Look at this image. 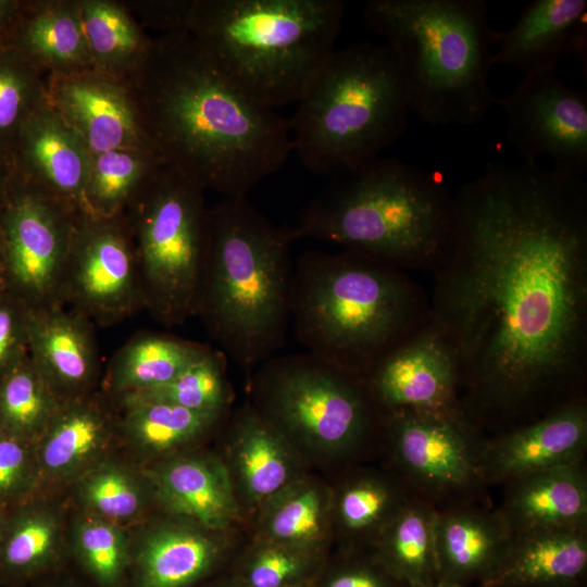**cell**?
<instances>
[{"label": "cell", "mask_w": 587, "mask_h": 587, "mask_svg": "<svg viewBox=\"0 0 587 587\" xmlns=\"http://www.w3.org/2000/svg\"><path fill=\"white\" fill-rule=\"evenodd\" d=\"M126 408L124 425L142 448L163 451L186 444L209 429L222 413L199 412L163 402H135Z\"/></svg>", "instance_id": "cell-35"}, {"label": "cell", "mask_w": 587, "mask_h": 587, "mask_svg": "<svg viewBox=\"0 0 587 587\" xmlns=\"http://www.w3.org/2000/svg\"><path fill=\"white\" fill-rule=\"evenodd\" d=\"M453 218L454 195L440 173L377 157L333 176L291 229L296 240L313 238L407 272H433Z\"/></svg>", "instance_id": "cell-5"}, {"label": "cell", "mask_w": 587, "mask_h": 587, "mask_svg": "<svg viewBox=\"0 0 587 587\" xmlns=\"http://www.w3.org/2000/svg\"><path fill=\"white\" fill-rule=\"evenodd\" d=\"M259 367L257 412L279 434L340 452L355 447L380 417L362 377L310 352L272 357Z\"/></svg>", "instance_id": "cell-10"}, {"label": "cell", "mask_w": 587, "mask_h": 587, "mask_svg": "<svg viewBox=\"0 0 587 587\" xmlns=\"http://www.w3.org/2000/svg\"><path fill=\"white\" fill-rule=\"evenodd\" d=\"M16 135L21 161L32 180L82 211L91 154L48 99L23 122Z\"/></svg>", "instance_id": "cell-21"}, {"label": "cell", "mask_w": 587, "mask_h": 587, "mask_svg": "<svg viewBox=\"0 0 587 587\" xmlns=\"http://www.w3.org/2000/svg\"><path fill=\"white\" fill-rule=\"evenodd\" d=\"M498 509L512 534L587 527V475L583 461L509 482Z\"/></svg>", "instance_id": "cell-20"}, {"label": "cell", "mask_w": 587, "mask_h": 587, "mask_svg": "<svg viewBox=\"0 0 587 587\" xmlns=\"http://www.w3.org/2000/svg\"><path fill=\"white\" fill-rule=\"evenodd\" d=\"M492 64L511 66L524 75L557 68L563 59L576 57L586 65L587 1L535 0L507 30L494 33Z\"/></svg>", "instance_id": "cell-18"}, {"label": "cell", "mask_w": 587, "mask_h": 587, "mask_svg": "<svg viewBox=\"0 0 587 587\" xmlns=\"http://www.w3.org/2000/svg\"><path fill=\"white\" fill-rule=\"evenodd\" d=\"M36 64L20 50L0 51V135L15 132L47 100Z\"/></svg>", "instance_id": "cell-37"}, {"label": "cell", "mask_w": 587, "mask_h": 587, "mask_svg": "<svg viewBox=\"0 0 587 587\" xmlns=\"http://www.w3.org/2000/svg\"><path fill=\"white\" fill-rule=\"evenodd\" d=\"M315 587L316 586L314 584ZM321 587H410L377 555L354 557L327 573Z\"/></svg>", "instance_id": "cell-43"}, {"label": "cell", "mask_w": 587, "mask_h": 587, "mask_svg": "<svg viewBox=\"0 0 587 587\" xmlns=\"http://www.w3.org/2000/svg\"><path fill=\"white\" fill-rule=\"evenodd\" d=\"M340 0H195L187 32L224 76L258 104L298 102L340 33Z\"/></svg>", "instance_id": "cell-6"}, {"label": "cell", "mask_w": 587, "mask_h": 587, "mask_svg": "<svg viewBox=\"0 0 587 587\" xmlns=\"http://www.w3.org/2000/svg\"><path fill=\"white\" fill-rule=\"evenodd\" d=\"M82 215L36 183L5 211L2 232L9 272L17 287L40 305L57 303Z\"/></svg>", "instance_id": "cell-13"}, {"label": "cell", "mask_w": 587, "mask_h": 587, "mask_svg": "<svg viewBox=\"0 0 587 587\" xmlns=\"http://www.w3.org/2000/svg\"><path fill=\"white\" fill-rule=\"evenodd\" d=\"M362 379L379 413L462 409L455 358L429 321L386 353Z\"/></svg>", "instance_id": "cell-15"}, {"label": "cell", "mask_w": 587, "mask_h": 587, "mask_svg": "<svg viewBox=\"0 0 587 587\" xmlns=\"http://www.w3.org/2000/svg\"><path fill=\"white\" fill-rule=\"evenodd\" d=\"M163 164L225 198H246L292 152L289 120L235 87L188 32L152 39L123 80Z\"/></svg>", "instance_id": "cell-2"}, {"label": "cell", "mask_w": 587, "mask_h": 587, "mask_svg": "<svg viewBox=\"0 0 587 587\" xmlns=\"http://www.w3.org/2000/svg\"><path fill=\"white\" fill-rule=\"evenodd\" d=\"M218 555L216 544L200 533L162 528L141 547L139 586L188 587L211 570Z\"/></svg>", "instance_id": "cell-28"}, {"label": "cell", "mask_w": 587, "mask_h": 587, "mask_svg": "<svg viewBox=\"0 0 587 587\" xmlns=\"http://www.w3.org/2000/svg\"><path fill=\"white\" fill-rule=\"evenodd\" d=\"M311 569L305 550L274 542L251 554L236 583L239 587H295L309 582Z\"/></svg>", "instance_id": "cell-38"}, {"label": "cell", "mask_w": 587, "mask_h": 587, "mask_svg": "<svg viewBox=\"0 0 587 587\" xmlns=\"http://www.w3.org/2000/svg\"><path fill=\"white\" fill-rule=\"evenodd\" d=\"M21 49L51 73L92 67L77 1L47 2L24 24Z\"/></svg>", "instance_id": "cell-27"}, {"label": "cell", "mask_w": 587, "mask_h": 587, "mask_svg": "<svg viewBox=\"0 0 587 587\" xmlns=\"http://www.w3.org/2000/svg\"><path fill=\"white\" fill-rule=\"evenodd\" d=\"M163 164L151 148H125L91 157L82 212L113 218L132 202L151 175Z\"/></svg>", "instance_id": "cell-29"}, {"label": "cell", "mask_w": 587, "mask_h": 587, "mask_svg": "<svg viewBox=\"0 0 587 587\" xmlns=\"http://www.w3.org/2000/svg\"><path fill=\"white\" fill-rule=\"evenodd\" d=\"M488 15L485 0H371L363 13L397 57L411 111L434 126L477 124L498 102Z\"/></svg>", "instance_id": "cell-7"}, {"label": "cell", "mask_w": 587, "mask_h": 587, "mask_svg": "<svg viewBox=\"0 0 587 587\" xmlns=\"http://www.w3.org/2000/svg\"><path fill=\"white\" fill-rule=\"evenodd\" d=\"M505 136L526 163L549 157L553 170L582 176L587 170V95L559 78L557 68L524 75L498 102Z\"/></svg>", "instance_id": "cell-12"}, {"label": "cell", "mask_w": 587, "mask_h": 587, "mask_svg": "<svg viewBox=\"0 0 587 587\" xmlns=\"http://www.w3.org/2000/svg\"><path fill=\"white\" fill-rule=\"evenodd\" d=\"M436 507L412 495L374 544L383 562L410 587L437 584Z\"/></svg>", "instance_id": "cell-25"}, {"label": "cell", "mask_w": 587, "mask_h": 587, "mask_svg": "<svg viewBox=\"0 0 587 587\" xmlns=\"http://www.w3.org/2000/svg\"><path fill=\"white\" fill-rule=\"evenodd\" d=\"M76 541L93 576L104 585L115 584L122 575L125 557L120 530L103 522L88 521L78 527Z\"/></svg>", "instance_id": "cell-40"}, {"label": "cell", "mask_w": 587, "mask_h": 587, "mask_svg": "<svg viewBox=\"0 0 587 587\" xmlns=\"http://www.w3.org/2000/svg\"><path fill=\"white\" fill-rule=\"evenodd\" d=\"M208 349V346L168 335L139 336L115 354L112 385L123 394L164 385Z\"/></svg>", "instance_id": "cell-30"}, {"label": "cell", "mask_w": 587, "mask_h": 587, "mask_svg": "<svg viewBox=\"0 0 587 587\" xmlns=\"http://www.w3.org/2000/svg\"><path fill=\"white\" fill-rule=\"evenodd\" d=\"M55 524L52 517L34 513L20 520L4 546V560L14 569H28L43 561L53 548Z\"/></svg>", "instance_id": "cell-42"}, {"label": "cell", "mask_w": 587, "mask_h": 587, "mask_svg": "<svg viewBox=\"0 0 587 587\" xmlns=\"http://www.w3.org/2000/svg\"><path fill=\"white\" fill-rule=\"evenodd\" d=\"M291 227L247 198L209 209L196 314L226 357L251 373L284 346L291 321Z\"/></svg>", "instance_id": "cell-4"}, {"label": "cell", "mask_w": 587, "mask_h": 587, "mask_svg": "<svg viewBox=\"0 0 587 587\" xmlns=\"http://www.w3.org/2000/svg\"><path fill=\"white\" fill-rule=\"evenodd\" d=\"M323 525V505L311 488L287 498L272 514L270 533L275 542L303 549L313 542ZM304 550V549H303Z\"/></svg>", "instance_id": "cell-39"}, {"label": "cell", "mask_w": 587, "mask_h": 587, "mask_svg": "<svg viewBox=\"0 0 587 587\" xmlns=\"http://www.w3.org/2000/svg\"><path fill=\"white\" fill-rule=\"evenodd\" d=\"M27 469L24 446L13 437H0V495L21 485Z\"/></svg>", "instance_id": "cell-44"}, {"label": "cell", "mask_w": 587, "mask_h": 587, "mask_svg": "<svg viewBox=\"0 0 587 587\" xmlns=\"http://www.w3.org/2000/svg\"><path fill=\"white\" fill-rule=\"evenodd\" d=\"M86 501L100 514L111 519H127L140 505V497L133 482L121 471L101 469L84 484Z\"/></svg>", "instance_id": "cell-41"}, {"label": "cell", "mask_w": 587, "mask_h": 587, "mask_svg": "<svg viewBox=\"0 0 587 587\" xmlns=\"http://www.w3.org/2000/svg\"><path fill=\"white\" fill-rule=\"evenodd\" d=\"M126 229L117 218L82 215L62 285L82 313L111 322L145 304L141 278Z\"/></svg>", "instance_id": "cell-14"}, {"label": "cell", "mask_w": 587, "mask_h": 587, "mask_svg": "<svg viewBox=\"0 0 587 587\" xmlns=\"http://www.w3.org/2000/svg\"><path fill=\"white\" fill-rule=\"evenodd\" d=\"M429 315V295L409 272L370 255L309 250L294 266L291 321L298 340L351 375L363 377Z\"/></svg>", "instance_id": "cell-3"}, {"label": "cell", "mask_w": 587, "mask_h": 587, "mask_svg": "<svg viewBox=\"0 0 587 587\" xmlns=\"http://www.w3.org/2000/svg\"><path fill=\"white\" fill-rule=\"evenodd\" d=\"M158 486L170 510L208 528H221L233 517L235 502L228 476L217 463L183 459L166 465Z\"/></svg>", "instance_id": "cell-24"}, {"label": "cell", "mask_w": 587, "mask_h": 587, "mask_svg": "<svg viewBox=\"0 0 587 587\" xmlns=\"http://www.w3.org/2000/svg\"><path fill=\"white\" fill-rule=\"evenodd\" d=\"M512 533L498 510L469 500L436 508L437 584L479 586L495 570Z\"/></svg>", "instance_id": "cell-19"}, {"label": "cell", "mask_w": 587, "mask_h": 587, "mask_svg": "<svg viewBox=\"0 0 587 587\" xmlns=\"http://www.w3.org/2000/svg\"><path fill=\"white\" fill-rule=\"evenodd\" d=\"M234 434L237 464L247 492L263 499L279 491L289 476L280 434L251 410L239 413Z\"/></svg>", "instance_id": "cell-31"}, {"label": "cell", "mask_w": 587, "mask_h": 587, "mask_svg": "<svg viewBox=\"0 0 587 587\" xmlns=\"http://www.w3.org/2000/svg\"><path fill=\"white\" fill-rule=\"evenodd\" d=\"M16 2L0 0V24L8 21L15 12Z\"/></svg>", "instance_id": "cell-46"}, {"label": "cell", "mask_w": 587, "mask_h": 587, "mask_svg": "<svg viewBox=\"0 0 587 587\" xmlns=\"http://www.w3.org/2000/svg\"><path fill=\"white\" fill-rule=\"evenodd\" d=\"M410 498L382 478L362 476L342 489L337 505L338 517L346 532L372 534L375 544Z\"/></svg>", "instance_id": "cell-36"}, {"label": "cell", "mask_w": 587, "mask_h": 587, "mask_svg": "<svg viewBox=\"0 0 587 587\" xmlns=\"http://www.w3.org/2000/svg\"><path fill=\"white\" fill-rule=\"evenodd\" d=\"M587 448L585 396L485 441L479 455L483 484H508L553 466L583 461Z\"/></svg>", "instance_id": "cell-17"}, {"label": "cell", "mask_w": 587, "mask_h": 587, "mask_svg": "<svg viewBox=\"0 0 587 587\" xmlns=\"http://www.w3.org/2000/svg\"><path fill=\"white\" fill-rule=\"evenodd\" d=\"M57 411L54 392L33 359L17 357L0 383V421L16 435H29L48 426Z\"/></svg>", "instance_id": "cell-33"}, {"label": "cell", "mask_w": 587, "mask_h": 587, "mask_svg": "<svg viewBox=\"0 0 587 587\" xmlns=\"http://www.w3.org/2000/svg\"><path fill=\"white\" fill-rule=\"evenodd\" d=\"M429 323L458 365L460 403L509 427L583 397L587 373V183L489 163L454 195L432 272Z\"/></svg>", "instance_id": "cell-1"}, {"label": "cell", "mask_w": 587, "mask_h": 587, "mask_svg": "<svg viewBox=\"0 0 587 587\" xmlns=\"http://www.w3.org/2000/svg\"><path fill=\"white\" fill-rule=\"evenodd\" d=\"M210 587H239L236 582H233L230 584H217Z\"/></svg>", "instance_id": "cell-47"}, {"label": "cell", "mask_w": 587, "mask_h": 587, "mask_svg": "<svg viewBox=\"0 0 587 587\" xmlns=\"http://www.w3.org/2000/svg\"><path fill=\"white\" fill-rule=\"evenodd\" d=\"M25 321L13 307L0 303V374L20 355L21 337L26 336Z\"/></svg>", "instance_id": "cell-45"}, {"label": "cell", "mask_w": 587, "mask_h": 587, "mask_svg": "<svg viewBox=\"0 0 587 587\" xmlns=\"http://www.w3.org/2000/svg\"><path fill=\"white\" fill-rule=\"evenodd\" d=\"M25 326L32 359L53 392L74 391L89 383L97 353L83 314L64 312L57 303L40 305L26 315Z\"/></svg>", "instance_id": "cell-23"}, {"label": "cell", "mask_w": 587, "mask_h": 587, "mask_svg": "<svg viewBox=\"0 0 587 587\" xmlns=\"http://www.w3.org/2000/svg\"><path fill=\"white\" fill-rule=\"evenodd\" d=\"M586 573L587 527L512 534L478 587H583Z\"/></svg>", "instance_id": "cell-22"}, {"label": "cell", "mask_w": 587, "mask_h": 587, "mask_svg": "<svg viewBox=\"0 0 587 587\" xmlns=\"http://www.w3.org/2000/svg\"><path fill=\"white\" fill-rule=\"evenodd\" d=\"M203 192L162 165L132 200L145 304L167 325L196 314L209 225Z\"/></svg>", "instance_id": "cell-9"}, {"label": "cell", "mask_w": 587, "mask_h": 587, "mask_svg": "<svg viewBox=\"0 0 587 587\" xmlns=\"http://www.w3.org/2000/svg\"><path fill=\"white\" fill-rule=\"evenodd\" d=\"M47 99L91 157L125 148L154 149L126 85L115 77L92 67L51 73Z\"/></svg>", "instance_id": "cell-16"}, {"label": "cell", "mask_w": 587, "mask_h": 587, "mask_svg": "<svg viewBox=\"0 0 587 587\" xmlns=\"http://www.w3.org/2000/svg\"><path fill=\"white\" fill-rule=\"evenodd\" d=\"M295 587H315V586H314V584H312L311 582H307V583L297 585V586H295Z\"/></svg>", "instance_id": "cell-48"}, {"label": "cell", "mask_w": 587, "mask_h": 587, "mask_svg": "<svg viewBox=\"0 0 587 587\" xmlns=\"http://www.w3.org/2000/svg\"><path fill=\"white\" fill-rule=\"evenodd\" d=\"M77 2L92 68L123 82L143 60L151 39L120 4Z\"/></svg>", "instance_id": "cell-26"}, {"label": "cell", "mask_w": 587, "mask_h": 587, "mask_svg": "<svg viewBox=\"0 0 587 587\" xmlns=\"http://www.w3.org/2000/svg\"><path fill=\"white\" fill-rule=\"evenodd\" d=\"M226 354L209 349L168 383L123 394V402H163L199 412L223 413L229 399Z\"/></svg>", "instance_id": "cell-32"}, {"label": "cell", "mask_w": 587, "mask_h": 587, "mask_svg": "<svg viewBox=\"0 0 587 587\" xmlns=\"http://www.w3.org/2000/svg\"><path fill=\"white\" fill-rule=\"evenodd\" d=\"M41 447L46 470L63 473L89 458L102 445L107 422L93 407L73 403L55 411Z\"/></svg>", "instance_id": "cell-34"}, {"label": "cell", "mask_w": 587, "mask_h": 587, "mask_svg": "<svg viewBox=\"0 0 587 587\" xmlns=\"http://www.w3.org/2000/svg\"><path fill=\"white\" fill-rule=\"evenodd\" d=\"M429 587H455V586H441V585L436 584V585H433V586H429Z\"/></svg>", "instance_id": "cell-49"}, {"label": "cell", "mask_w": 587, "mask_h": 587, "mask_svg": "<svg viewBox=\"0 0 587 587\" xmlns=\"http://www.w3.org/2000/svg\"><path fill=\"white\" fill-rule=\"evenodd\" d=\"M297 103L292 152L310 172L330 177L380 157L405 132L411 112L387 43L335 49Z\"/></svg>", "instance_id": "cell-8"}, {"label": "cell", "mask_w": 587, "mask_h": 587, "mask_svg": "<svg viewBox=\"0 0 587 587\" xmlns=\"http://www.w3.org/2000/svg\"><path fill=\"white\" fill-rule=\"evenodd\" d=\"M394 455L416 496L436 508L483 485L478 425L463 411L379 413Z\"/></svg>", "instance_id": "cell-11"}]
</instances>
